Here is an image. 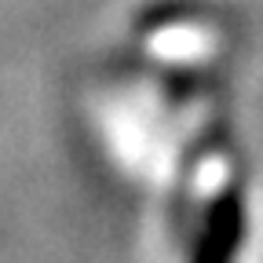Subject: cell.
Returning <instances> with one entry per match:
<instances>
[{"label": "cell", "instance_id": "1", "mask_svg": "<svg viewBox=\"0 0 263 263\" xmlns=\"http://www.w3.org/2000/svg\"><path fill=\"white\" fill-rule=\"evenodd\" d=\"M245 241V197L241 186H227L201 223V238L194 249V263H234Z\"/></svg>", "mask_w": 263, "mask_h": 263}]
</instances>
